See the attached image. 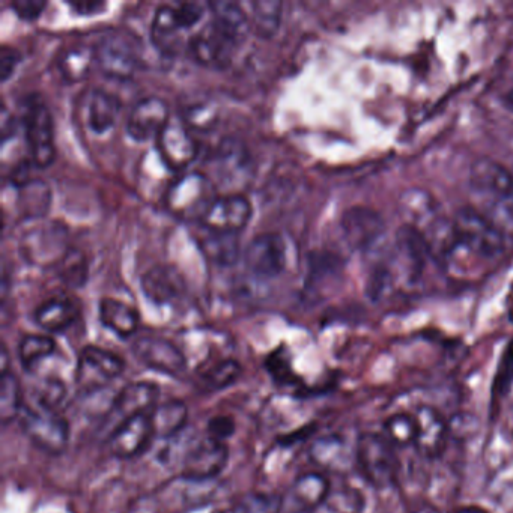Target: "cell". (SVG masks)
<instances>
[{"label": "cell", "instance_id": "cell-44", "mask_svg": "<svg viewBox=\"0 0 513 513\" xmlns=\"http://www.w3.org/2000/svg\"><path fill=\"white\" fill-rule=\"evenodd\" d=\"M267 371L270 372L271 377L279 383H289L292 378V369L289 365L288 356L283 353V348L273 351L270 356L267 357Z\"/></svg>", "mask_w": 513, "mask_h": 513}, {"label": "cell", "instance_id": "cell-32", "mask_svg": "<svg viewBox=\"0 0 513 513\" xmlns=\"http://www.w3.org/2000/svg\"><path fill=\"white\" fill-rule=\"evenodd\" d=\"M282 7V2H277V0H256V2H253L250 31L259 38L273 37L279 31Z\"/></svg>", "mask_w": 513, "mask_h": 513}, {"label": "cell", "instance_id": "cell-45", "mask_svg": "<svg viewBox=\"0 0 513 513\" xmlns=\"http://www.w3.org/2000/svg\"><path fill=\"white\" fill-rule=\"evenodd\" d=\"M237 431L234 417L220 414V416L211 417L207 425V437L216 441L226 443V440L232 437Z\"/></svg>", "mask_w": 513, "mask_h": 513}, {"label": "cell", "instance_id": "cell-8", "mask_svg": "<svg viewBox=\"0 0 513 513\" xmlns=\"http://www.w3.org/2000/svg\"><path fill=\"white\" fill-rule=\"evenodd\" d=\"M95 52V65L110 79L127 80L139 67V49L134 38L121 32H112L100 38Z\"/></svg>", "mask_w": 513, "mask_h": 513}, {"label": "cell", "instance_id": "cell-3", "mask_svg": "<svg viewBox=\"0 0 513 513\" xmlns=\"http://www.w3.org/2000/svg\"><path fill=\"white\" fill-rule=\"evenodd\" d=\"M354 461L362 476L374 488H390L398 479L399 459L393 444L375 432L360 435L354 450Z\"/></svg>", "mask_w": 513, "mask_h": 513}, {"label": "cell", "instance_id": "cell-26", "mask_svg": "<svg viewBox=\"0 0 513 513\" xmlns=\"http://www.w3.org/2000/svg\"><path fill=\"white\" fill-rule=\"evenodd\" d=\"M98 316L101 324L109 328L116 336L127 339L136 333L139 327V313L130 304L115 298H103L98 304Z\"/></svg>", "mask_w": 513, "mask_h": 513}, {"label": "cell", "instance_id": "cell-30", "mask_svg": "<svg viewBox=\"0 0 513 513\" xmlns=\"http://www.w3.org/2000/svg\"><path fill=\"white\" fill-rule=\"evenodd\" d=\"M118 98L103 89H94L88 98V124L94 133L101 134L113 127L119 113Z\"/></svg>", "mask_w": 513, "mask_h": 513}, {"label": "cell", "instance_id": "cell-22", "mask_svg": "<svg viewBox=\"0 0 513 513\" xmlns=\"http://www.w3.org/2000/svg\"><path fill=\"white\" fill-rule=\"evenodd\" d=\"M169 106L160 97H146L131 107L127 119V133L137 142L157 137L169 122Z\"/></svg>", "mask_w": 513, "mask_h": 513}, {"label": "cell", "instance_id": "cell-25", "mask_svg": "<svg viewBox=\"0 0 513 513\" xmlns=\"http://www.w3.org/2000/svg\"><path fill=\"white\" fill-rule=\"evenodd\" d=\"M181 31L183 28L178 23L175 8L169 5L157 8L151 23V41L155 49L166 56L177 55L181 47Z\"/></svg>", "mask_w": 513, "mask_h": 513}, {"label": "cell", "instance_id": "cell-29", "mask_svg": "<svg viewBox=\"0 0 513 513\" xmlns=\"http://www.w3.org/2000/svg\"><path fill=\"white\" fill-rule=\"evenodd\" d=\"M208 8L213 16L211 22L216 23L238 43H243L244 38L250 32V17L244 13L243 8L235 2H223V0L211 2Z\"/></svg>", "mask_w": 513, "mask_h": 513}, {"label": "cell", "instance_id": "cell-36", "mask_svg": "<svg viewBox=\"0 0 513 513\" xmlns=\"http://www.w3.org/2000/svg\"><path fill=\"white\" fill-rule=\"evenodd\" d=\"M56 342L44 334H28L20 340L19 359L25 371H32L38 363L52 356Z\"/></svg>", "mask_w": 513, "mask_h": 513}, {"label": "cell", "instance_id": "cell-37", "mask_svg": "<svg viewBox=\"0 0 513 513\" xmlns=\"http://www.w3.org/2000/svg\"><path fill=\"white\" fill-rule=\"evenodd\" d=\"M347 446L337 437H325L316 441L310 449V458L328 470L339 471L347 467Z\"/></svg>", "mask_w": 513, "mask_h": 513}, {"label": "cell", "instance_id": "cell-51", "mask_svg": "<svg viewBox=\"0 0 513 513\" xmlns=\"http://www.w3.org/2000/svg\"><path fill=\"white\" fill-rule=\"evenodd\" d=\"M504 103H506L507 109L512 110L513 112V91H510L509 94L506 95Z\"/></svg>", "mask_w": 513, "mask_h": 513}, {"label": "cell", "instance_id": "cell-10", "mask_svg": "<svg viewBox=\"0 0 513 513\" xmlns=\"http://www.w3.org/2000/svg\"><path fill=\"white\" fill-rule=\"evenodd\" d=\"M125 362L112 351L88 345L80 351L76 383L80 392L94 393L121 377Z\"/></svg>", "mask_w": 513, "mask_h": 513}, {"label": "cell", "instance_id": "cell-39", "mask_svg": "<svg viewBox=\"0 0 513 513\" xmlns=\"http://www.w3.org/2000/svg\"><path fill=\"white\" fill-rule=\"evenodd\" d=\"M56 267L62 282L70 288H80L88 279V262L79 250H68Z\"/></svg>", "mask_w": 513, "mask_h": 513}, {"label": "cell", "instance_id": "cell-41", "mask_svg": "<svg viewBox=\"0 0 513 513\" xmlns=\"http://www.w3.org/2000/svg\"><path fill=\"white\" fill-rule=\"evenodd\" d=\"M324 506H327L331 513H362L365 498L357 489L348 488V486L334 489L331 486Z\"/></svg>", "mask_w": 513, "mask_h": 513}, {"label": "cell", "instance_id": "cell-1", "mask_svg": "<svg viewBox=\"0 0 513 513\" xmlns=\"http://www.w3.org/2000/svg\"><path fill=\"white\" fill-rule=\"evenodd\" d=\"M470 192L474 208L500 226L513 220V174L503 164L482 157L471 164ZM503 229V228H501Z\"/></svg>", "mask_w": 513, "mask_h": 513}, {"label": "cell", "instance_id": "cell-46", "mask_svg": "<svg viewBox=\"0 0 513 513\" xmlns=\"http://www.w3.org/2000/svg\"><path fill=\"white\" fill-rule=\"evenodd\" d=\"M175 13H177L181 28L190 29L201 22L205 14V5L198 4V2H184L175 8Z\"/></svg>", "mask_w": 513, "mask_h": 513}, {"label": "cell", "instance_id": "cell-43", "mask_svg": "<svg viewBox=\"0 0 513 513\" xmlns=\"http://www.w3.org/2000/svg\"><path fill=\"white\" fill-rule=\"evenodd\" d=\"M277 504L279 498L270 497L267 494H253L246 495L241 501V513H277Z\"/></svg>", "mask_w": 513, "mask_h": 513}, {"label": "cell", "instance_id": "cell-18", "mask_svg": "<svg viewBox=\"0 0 513 513\" xmlns=\"http://www.w3.org/2000/svg\"><path fill=\"white\" fill-rule=\"evenodd\" d=\"M250 160L241 143L226 140L211 155L207 177L211 183L225 189H238L249 174Z\"/></svg>", "mask_w": 513, "mask_h": 513}, {"label": "cell", "instance_id": "cell-27", "mask_svg": "<svg viewBox=\"0 0 513 513\" xmlns=\"http://www.w3.org/2000/svg\"><path fill=\"white\" fill-rule=\"evenodd\" d=\"M189 408L181 401H167L157 404L151 411L152 429L158 440H170L186 428Z\"/></svg>", "mask_w": 513, "mask_h": 513}, {"label": "cell", "instance_id": "cell-38", "mask_svg": "<svg viewBox=\"0 0 513 513\" xmlns=\"http://www.w3.org/2000/svg\"><path fill=\"white\" fill-rule=\"evenodd\" d=\"M240 375L241 365L237 360H222L202 374V389L207 392H220V390L232 386L240 378Z\"/></svg>", "mask_w": 513, "mask_h": 513}, {"label": "cell", "instance_id": "cell-23", "mask_svg": "<svg viewBox=\"0 0 513 513\" xmlns=\"http://www.w3.org/2000/svg\"><path fill=\"white\" fill-rule=\"evenodd\" d=\"M340 225L348 243L356 249H371L384 234L383 219L371 208H350L342 216Z\"/></svg>", "mask_w": 513, "mask_h": 513}, {"label": "cell", "instance_id": "cell-11", "mask_svg": "<svg viewBox=\"0 0 513 513\" xmlns=\"http://www.w3.org/2000/svg\"><path fill=\"white\" fill-rule=\"evenodd\" d=\"M238 41L214 22L205 25L189 41V53L196 64L207 68H225L231 64Z\"/></svg>", "mask_w": 513, "mask_h": 513}, {"label": "cell", "instance_id": "cell-33", "mask_svg": "<svg viewBox=\"0 0 513 513\" xmlns=\"http://www.w3.org/2000/svg\"><path fill=\"white\" fill-rule=\"evenodd\" d=\"M94 64V49L86 46L71 47L67 52L62 53L58 61L61 76L70 83L82 82L86 79Z\"/></svg>", "mask_w": 513, "mask_h": 513}, {"label": "cell", "instance_id": "cell-7", "mask_svg": "<svg viewBox=\"0 0 513 513\" xmlns=\"http://www.w3.org/2000/svg\"><path fill=\"white\" fill-rule=\"evenodd\" d=\"M158 395H160V389L157 384L146 383V381H136L122 387L121 392L113 399L106 416L103 417L100 426L101 434L107 440V437L122 423L139 414L151 413L157 405Z\"/></svg>", "mask_w": 513, "mask_h": 513}, {"label": "cell", "instance_id": "cell-13", "mask_svg": "<svg viewBox=\"0 0 513 513\" xmlns=\"http://www.w3.org/2000/svg\"><path fill=\"white\" fill-rule=\"evenodd\" d=\"M244 264L259 279H274L286 265L285 241L276 232L256 235L244 250Z\"/></svg>", "mask_w": 513, "mask_h": 513}, {"label": "cell", "instance_id": "cell-16", "mask_svg": "<svg viewBox=\"0 0 513 513\" xmlns=\"http://www.w3.org/2000/svg\"><path fill=\"white\" fill-rule=\"evenodd\" d=\"M228 461L226 443L207 437L187 452L181 464V477L193 482H210L225 470Z\"/></svg>", "mask_w": 513, "mask_h": 513}, {"label": "cell", "instance_id": "cell-15", "mask_svg": "<svg viewBox=\"0 0 513 513\" xmlns=\"http://www.w3.org/2000/svg\"><path fill=\"white\" fill-rule=\"evenodd\" d=\"M131 351L143 366L152 371L172 377H180L186 371V357L177 345L164 337H139L131 345Z\"/></svg>", "mask_w": 513, "mask_h": 513}, {"label": "cell", "instance_id": "cell-9", "mask_svg": "<svg viewBox=\"0 0 513 513\" xmlns=\"http://www.w3.org/2000/svg\"><path fill=\"white\" fill-rule=\"evenodd\" d=\"M67 229L58 222L32 228L20 241V253L23 259L35 267L58 265L65 253L70 250L67 244Z\"/></svg>", "mask_w": 513, "mask_h": 513}, {"label": "cell", "instance_id": "cell-34", "mask_svg": "<svg viewBox=\"0 0 513 513\" xmlns=\"http://www.w3.org/2000/svg\"><path fill=\"white\" fill-rule=\"evenodd\" d=\"M237 235L210 232V235L202 240L201 246L202 250H204V255L211 262L222 265V267L234 264L240 258V246H238Z\"/></svg>", "mask_w": 513, "mask_h": 513}, {"label": "cell", "instance_id": "cell-5", "mask_svg": "<svg viewBox=\"0 0 513 513\" xmlns=\"http://www.w3.org/2000/svg\"><path fill=\"white\" fill-rule=\"evenodd\" d=\"M216 186L201 172L184 175L172 184L166 195L167 210L183 220H199L216 199Z\"/></svg>", "mask_w": 513, "mask_h": 513}, {"label": "cell", "instance_id": "cell-20", "mask_svg": "<svg viewBox=\"0 0 513 513\" xmlns=\"http://www.w3.org/2000/svg\"><path fill=\"white\" fill-rule=\"evenodd\" d=\"M154 440L151 413H145L122 423L107 437L106 443L116 458L131 459L145 452Z\"/></svg>", "mask_w": 513, "mask_h": 513}, {"label": "cell", "instance_id": "cell-4", "mask_svg": "<svg viewBox=\"0 0 513 513\" xmlns=\"http://www.w3.org/2000/svg\"><path fill=\"white\" fill-rule=\"evenodd\" d=\"M19 422L26 437L41 452L61 455L70 443V425L55 410L38 404H23Z\"/></svg>", "mask_w": 513, "mask_h": 513}, {"label": "cell", "instance_id": "cell-48", "mask_svg": "<svg viewBox=\"0 0 513 513\" xmlns=\"http://www.w3.org/2000/svg\"><path fill=\"white\" fill-rule=\"evenodd\" d=\"M20 61H22V55H20L19 50L10 46H4L0 49V77H2V82H7L13 76Z\"/></svg>", "mask_w": 513, "mask_h": 513}, {"label": "cell", "instance_id": "cell-31", "mask_svg": "<svg viewBox=\"0 0 513 513\" xmlns=\"http://www.w3.org/2000/svg\"><path fill=\"white\" fill-rule=\"evenodd\" d=\"M20 216L23 219H41L50 208V189L41 180H31L19 187Z\"/></svg>", "mask_w": 513, "mask_h": 513}, {"label": "cell", "instance_id": "cell-6", "mask_svg": "<svg viewBox=\"0 0 513 513\" xmlns=\"http://www.w3.org/2000/svg\"><path fill=\"white\" fill-rule=\"evenodd\" d=\"M23 127L32 163L47 167L55 160V131L49 107L38 95L26 98L22 109Z\"/></svg>", "mask_w": 513, "mask_h": 513}, {"label": "cell", "instance_id": "cell-50", "mask_svg": "<svg viewBox=\"0 0 513 513\" xmlns=\"http://www.w3.org/2000/svg\"><path fill=\"white\" fill-rule=\"evenodd\" d=\"M455 513H491V512H488V510L482 509V507L467 506V507H461V509L456 510Z\"/></svg>", "mask_w": 513, "mask_h": 513}, {"label": "cell", "instance_id": "cell-42", "mask_svg": "<svg viewBox=\"0 0 513 513\" xmlns=\"http://www.w3.org/2000/svg\"><path fill=\"white\" fill-rule=\"evenodd\" d=\"M67 396V387L62 383L61 380H46L41 387H38L37 393H35V401L41 407L49 408V410H55Z\"/></svg>", "mask_w": 513, "mask_h": 513}, {"label": "cell", "instance_id": "cell-49", "mask_svg": "<svg viewBox=\"0 0 513 513\" xmlns=\"http://www.w3.org/2000/svg\"><path fill=\"white\" fill-rule=\"evenodd\" d=\"M68 7L77 16H94V14H100L106 8V4L104 2H89V0H86V2H68Z\"/></svg>", "mask_w": 513, "mask_h": 513}, {"label": "cell", "instance_id": "cell-40", "mask_svg": "<svg viewBox=\"0 0 513 513\" xmlns=\"http://www.w3.org/2000/svg\"><path fill=\"white\" fill-rule=\"evenodd\" d=\"M387 440L398 447L414 446L416 441V422L408 414H393L384 423Z\"/></svg>", "mask_w": 513, "mask_h": 513}, {"label": "cell", "instance_id": "cell-28", "mask_svg": "<svg viewBox=\"0 0 513 513\" xmlns=\"http://www.w3.org/2000/svg\"><path fill=\"white\" fill-rule=\"evenodd\" d=\"M76 316L77 309L73 301L64 297H55L44 301L34 313L35 322L50 333H61V331L67 330L73 324Z\"/></svg>", "mask_w": 513, "mask_h": 513}, {"label": "cell", "instance_id": "cell-2", "mask_svg": "<svg viewBox=\"0 0 513 513\" xmlns=\"http://www.w3.org/2000/svg\"><path fill=\"white\" fill-rule=\"evenodd\" d=\"M456 243L480 258H497L506 246L503 229L474 207L459 208L452 217Z\"/></svg>", "mask_w": 513, "mask_h": 513}, {"label": "cell", "instance_id": "cell-19", "mask_svg": "<svg viewBox=\"0 0 513 513\" xmlns=\"http://www.w3.org/2000/svg\"><path fill=\"white\" fill-rule=\"evenodd\" d=\"M429 258H432L431 247L419 228L405 225L396 232L392 262L408 280L414 282L422 276Z\"/></svg>", "mask_w": 513, "mask_h": 513}, {"label": "cell", "instance_id": "cell-47", "mask_svg": "<svg viewBox=\"0 0 513 513\" xmlns=\"http://www.w3.org/2000/svg\"><path fill=\"white\" fill-rule=\"evenodd\" d=\"M46 7L47 2H44V0H13L11 2L14 13L26 22L37 20Z\"/></svg>", "mask_w": 513, "mask_h": 513}, {"label": "cell", "instance_id": "cell-24", "mask_svg": "<svg viewBox=\"0 0 513 513\" xmlns=\"http://www.w3.org/2000/svg\"><path fill=\"white\" fill-rule=\"evenodd\" d=\"M143 294L155 304L177 300L186 291L183 274L172 265H155L140 279Z\"/></svg>", "mask_w": 513, "mask_h": 513}, {"label": "cell", "instance_id": "cell-52", "mask_svg": "<svg viewBox=\"0 0 513 513\" xmlns=\"http://www.w3.org/2000/svg\"><path fill=\"white\" fill-rule=\"evenodd\" d=\"M214 513H226L225 510H217V512Z\"/></svg>", "mask_w": 513, "mask_h": 513}, {"label": "cell", "instance_id": "cell-12", "mask_svg": "<svg viewBox=\"0 0 513 513\" xmlns=\"http://www.w3.org/2000/svg\"><path fill=\"white\" fill-rule=\"evenodd\" d=\"M155 149L161 161L175 172L186 169L198 157V145L186 122L180 119H169L166 127L155 137Z\"/></svg>", "mask_w": 513, "mask_h": 513}, {"label": "cell", "instance_id": "cell-17", "mask_svg": "<svg viewBox=\"0 0 513 513\" xmlns=\"http://www.w3.org/2000/svg\"><path fill=\"white\" fill-rule=\"evenodd\" d=\"M252 205L241 193L217 196L201 223L216 234H238L249 223Z\"/></svg>", "mask_w": 513, "mask_h": 513}, {"label": "cell", "instance_id": "cell-14", "mask_svg": "<svg viewBox=\"0 0 513 513\" xmlns=\"http://www.w3.org/2000/svg\"><path fill=\"white\" fill-rule=\"evenodd\" d=\"M331 491V482L319 473L297 477L279 497L277 513H310L324 506Z\"/></svg>", "mask_w": 513, "mask_h": 513}, {"label": "cell", "instance_id": "cell-35", "mask_svg": "<svg viewBox=\"0 0 513 513\" xmlns=\"http://www.w3.org/2000/svg\"><path fill=\"white\" fill-rule=\"evenodd\" d=\"M22 386L13 372L0 375V420L2 425H8L14 419H19L23 408Z\"/></svg>", "mask_w": 513, "mask_h": 513}, {"label": "cell", "instance_id": "cell-21", "mask_svg": "<svg viewBox=\"0 0 513 513\" xmlns=\"http://www.w3.org/2000/svg\"><path fill=\"white\" fill-rule=\"evenodd\" d=\"M416 441L414 447L425 458L434 459L443 455L449 440V426L435 408L422 405L414 413Z\"/></svg>", "mask_w": 513, "mask_h": 513}]
</instances>
